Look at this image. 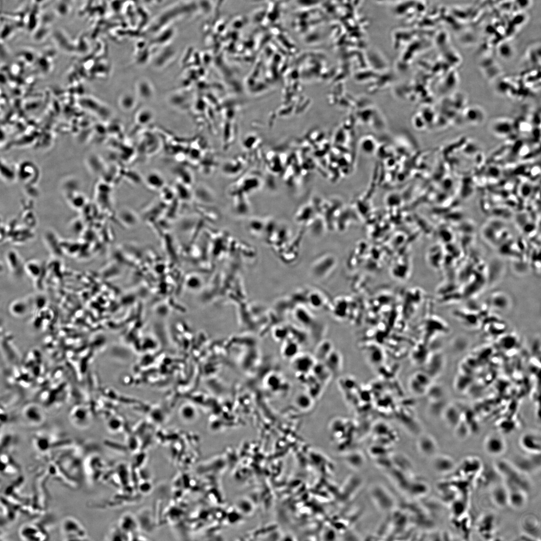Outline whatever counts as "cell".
<instances>
[{"mask_svg": "<svg viewBox=\"0 0 541 541\" xmlns=\"http://www.w3.org/2000/svg\"><path fill=\"white\" fill-rule=\"evenodd\" d=\"M61 531L66 540H85L86 531L83 525L76 518L68 516L61 524Z\"/></svg>", "mask_w": 541, "mask_h": 541, "instance_id": "cell-1", "label": "cell"}, {"mask_svg": "<svg viewBox=\"0 0 541 541\" xmlns=\"http://www.w3.org/2000/svg\"><path fill=\"white\" fill-rule=\"evenodd\" d=\"M484 447L486 452L491 456H497L502 455L506 448L505 440L497 434H492L486 439L484 442Z\"/></svg>", "mask_w": 541, "mask_h": 541, "instance_id": "cell-2", "label": "cell"}, {"mask_svg": "<svg viewBox=\"0 0 541 541\" xmlns=\"http://www.w3.org/2000/svg\"><path fill=\"white\" fill-rule=\"evenodd\" d=\"M520 443L522 448L530 454H540L541 453V436L537 433H526L521 437Z\"/></svg>", "mask_w": 541, "mask_h": 541, "instance_id": "cell-3", "label": "cell"}, {"mask_svg": "<svg viewBox=\"0 0 541 541\" xmlns=\"http://www.w3.org/2000/svg\"><path fill=\"white\" fill-rule=\"evenodd\" d=\"M315 363V358L309 355H297L293 358V368L300 375L310 374Z\"/></svg>", "mask_w": 541, "mask_h": 541, "instance_id": "cell-4", "label": "cell"}, {"mask_svg": "<svg viewBox=\"0 0 541 541\" xmlns=\"http://www.w3.org/2000/svg\"><path fill=\"white\" fill-rule=\"evenodd\" d=\"M494 503L499 507L503 508L509 505V490L503 485H497L493 488L491 493Z\"/></svg>", "mask_w": 541, "mask_h": 541, "instance_id": "cell-5", "label": "cell"}, {"mask_svg": "<svg viewBox=\"0 0 541 541\" xmlns=\"http://www.w3.org/2000/svg\"><path fill=\"white\" fill-rule=\"evenodd\" d=\"M119 527L128 535L133 534L139 528L138 520L133 515L126 513L120 518Z\"/></svg>", "mask_w": 541, "mask_h": 541, "instance_id": "cell-6", "label": "cell"}, {"mask_svg": "<svg viewBox=\"0 0 541 541\" xmlns=\"http://www.w3.org/2000/svg\"><path fill=\"white\" fill-rule=\"evenodd\" d=\"M509 505L516 509L523 507L526 501L525 492L518 488H508Z\"/></svg>", "mask_w": 541, "mask_h": 541, "instance_id": "cell-7", "label": "cell"}, {"mask_svg": "<svg viewBox=\"0 0 541 541\" xmlns=\"http://www.w3.org/2000/svg\"><path fill=\"white\" fill-rule=\"evenodd\" d=\"M455 467V463L452 458L447 456L437 457L434 462L435 469L441 473H446L452 471Z\"/></svg>", "mask_w": 541, "mask_h": 541, "instance_id": "cell-8", "label": "cell"}, {"mask_svg": "<svg viewBox=\"0 0 541 541\" xmlns=\"http://www.w3.org/2000/svg\"><path fill=\"white\" fill-rule=\"evenodd\" d=\"M418 444L421 452L426 456L433 455L438 449L436 442L429 436L422 437L419 440Z\"/></svg>", "mask_w": 541, "mask_h": 541, "instance_id": "cell-9", "label": "cell"}, {"mask_svg": "<svg viewBox=\"0 0 541 541\" xmlns=\"http://www.w3.org/2000/svg\"><path fill=\"white\" fill-rule=\"evenodd\" d=\"M410 388L416 394H421L424 393L429 385L427 377L421 373H417L411 379Z\"/></svg>", "mask_w": 541, "mask_h": 541, "instance_id": "cell-10", "label": "cell"}, {"mask_svg": "<svg viewBox=\"0 0 541 541\" xmlns=\"http://www.w3.org/2000/svg\"><path fill=\"white\" fill-rule=\"evenodd\" d=\"M41 413L39 408L32 404L27 406L23 411L24 418L31 424H38L42 421L43 417Z\"/></svg>", "mask_w": 541, "mask_h": 541, "instance_id": "cell-11", "label": "cell"}, {"mask_svg": "<svg viewBox=\"0 0 541 541\" xmlns=\"http://www.w3.org/2000/svg\"><path fill=\"white\" fill-rule=\"evenodd\" d=\"M146 183L149 188L153 190L161 191L165 187V180L159 172H153L147 176Z\"/></svg>", "mask_w": 541, "mask_h": 541, "instance_id": "cell-12", "label": "cell"}, {"mask_svg": "<svg viewBox=\"0 0 541 541\" xmlns=\"http://www.w3.org/2000/svg\"><path fill=\"white\" fill-rule=\"evenodd\" d=\"M10 308L11 313L17 317L25 315L28 310L26 303L22 300H17L12 303Z\"/></svg>", "mask_w": 541, "mask_h": 541, "instance_id": "cell-13", "label": "cell"}, {"mask_svg": "<svg viewBox=\"0 0 541 541\" xmlns=\"http://www.w3.org/2000/svg\"><path fill=\"white\" fill-rule=\"evenodd\" d=\"M536 461L535 457L533 458L519 457L517 459V462H516L517 465V469H521L525 471L532 470L535 467L537 466Z\"/></svg>", "mask_w": 541, "mask_h": 541, "instance_id": "cell-14", "label": "cell"}, {"mask_svg": "<svg viewBox=\"0 0 541 541\" xmlns=\"http://www.w3.org/2000/svg\"><path fill=\"white\" fill-rule=\"evenodd\" d=\"M189 186L183 183H179L175 188V195L180 198L184 200L189 199L191 196V193Z\"/></svg>", "mask_w": 541, "mask_h": 541, "instance_id": "cell-15", "label": "cell"}, {"mask_svg": "<svg viewBox=\"0 0 541 541\" xmlns=\"http://www.w3.org/2000/svg\"><path fill=\"white\" fill-rule=\"evenodd\" d=\"M20 261L17 255L15 257L8 255L7 257L8 265H9L10 269L14 274H19L20 273V272L21 271V268L22 264Z\"/></svg>", "mask_w": 541, "mask_h": 541, "instance_id": "cell-16", "label": "cell"}, {"mask_svg": "<svg viewBox=\"0 0 541 541\" xmlns=\"http://www.w3.org/2000/svg\"><path fill=\"white\" fill-rule=\"evenodd\" d=\"M161 191H163L162 193V198L164 201L166 202H169L173 200L174 196L175 195V191L171 190L170 189H167L165 187L163 188Z\"/></svg>", "mask_w": 541, "mask_h": 541, "instance_id": "cell-17", "label": "cell"}]
</instances>
